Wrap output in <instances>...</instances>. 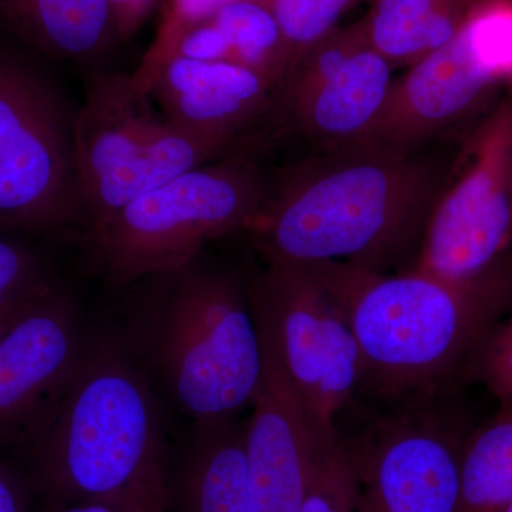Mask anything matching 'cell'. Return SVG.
<instances>
[{
	"mask_svg": "<svg viewBox=\"0 0 512 512\" xmlns=\"http://www.w3.org/2000/svg\"><path fill=\"white\" fill-rule=\"evenodd\" d=\"M133 74H97L74 119L84 227H100L131 201L221 153L157 110Z\"/></svg>",
	"mask_w": 512,
	"mask_h": 512,
	"instance_id": "cell-6",
	"label": "cell"
},
{
	"mask_svg": "<svg viewBox=\"0 0 512 512\" xmlns=\"http://www.w3.org/2000/svg\"><path fill=\"white\" fill-rule=\"evenodd\" d=\"M504 512H512V501H511V504L508 505L507 508H505V511Z\"/></svg>",
	"mask_w": 512,
	"mask_h": 512,
	"instance_id": "cell-30",
	"label": "cell"
},
{
	"mask_svg": "<svg viewBox=\"0 0 512 512\" xmlns=\"http://www.w3.org/2000/svg\"><path fill=\"white\" fill-rule=\"evenodd\" d=\"M261 339L264 373L251 417L244 424L252 508L254 512H298L320 451L335 437L320 433L282 372L268 340L262 335Z\"/></svg>",
	"mask_w": 512,
	"mask_h": 512,
	"instance_id": "cell-12",
	"label": "cell"
},
{
	"mask_svg": "<svg viewBox=\"0 0 512 512\" xmlns=\"http://www.w3.org/2000/svg\"><path fill=\"white\" fill-rule=\"evenodd\" d=\"M466 376L484 384L498 409L512 407V309L474 353Z\"/></svg>",
	"mask_w": 512,
	"mask_h": 512,
	"instance_id": "cell-23",
	"label": "cell"
},
{
	"mask_svg": "<svg viewBox=\"0 0 512 512\" xmlns=\"http://www.w3.org/2000/svg\"><path fill=\"white\" fill-rule=\"evenodd\" d=\"M0 30L74 62L96 59L119 40L107 0H0Z\"/></svg>",
	"mask_w": 512,
	"mask_h": 512,
	"instance_id": "cell-16",
	"label": "cell"
},
{
	"mask_svg": "<svg viewBox=\"0 0 512 512\" xmlns=\"http://www.w3.org/2000/svg\"><path fill=\"white\" fill-rule=\"evenodd\" d=\"M29 487L8 464L0 461V512H28Z\"/></svg>",
	"mask_w": 512,
	"mask_h": 512,
	"instance_id": "cell-27",
	"label": "cell"
},
{
	"mask_svg": "<svg viewBox=\"0 0 512 512\" xmlns=\"http://www.w3.org/2000/svg\"><path fill=\"white\" fill-rule=\"evenodd\" d=\"M89 343L76 298L59 281L0 336V447L29 446L49 427Z\"/></svg>",
	"mask_w": 512,
	"mask_h": 512,
	"instance_id": "cell-11",
	"label": "cell"
},
{
	"mask_svg": "<svg viewBox=\"0 0 512 512\" xmlns=\"http://www.w3.org/2000/svg\"><path fill=\"white\" fill-rule=\"evenodd\" d=\"M150 279L156 285L131 309L124 345L195 424L237 419L264 373L249 289L198 261Z\"/></svg>",
	"mask_w": 512,
	"mask_h": 512,
	"instance_id": "cell-2",
	"label": "cell"
},
{
	"mask_svg": "<svg viewBox=\"0 0 512 512\" xmlns=\"http://www.w3.org/2000/svg\"><path fill=\"white\" fill-rule=\"evenodd\" d=\"M37 295H39V293H37ZM36 296L28 299V301L18 303V305L10 306V308L0 312V336H2L3 333H5L6 330H8L10 326L13 325V322H15V320L18 319L20 315H22L23 311L28 308L29 303L32 302Z\"/></svg>",
	"mask_w": 512,
	"mask_h": 512,
	"instance_id": "cell-28",
	"label": "cell"
},
{
	"mask_svg": "<svg viewBox=\"0 0 512 512\" xmlns=\"http://www.w3.org/2000/svg\"><path fill=\"white\" fill-rule=\"evenodd\" d=\"M512 106L477 138L470 163L431 215L413 271L441 281H476L503 266L512 244Z\"/></svg>",
	"mask_w": 512,
	"mask_h": 512,
	"instance_id": "cell-10",
	"label": "cell"
},
{
	"mask_svg": "<svg viewBox=\"0 0 512 512\" xmlns=\"http://www.w3.org/2000/svg\"><path fill=\"white\" fill-rule=\"evenodd\" d=\"M298 512H362L355 464L345 437L326 441Z\"/></svg>",
	"mask_w": 512,
	"mask_h": 512,
	"instance_id": "cell-21",
	"label": "cell"
},
{
	"mask_svg": "<svg viewBox=\"0 0 512 512\" xmlns=\"http://www.w3.org/2000/svg\"><path fill=\"white\" fill-rule=\"evenodd\" d=\"M254 174L231 164H204L146 192L87 232L110 284L127 288L181 271L205 245L261 217Z\"/></svg>",
	"mask_w": 512,
	"mask_h": 512,
	"instance_id": "cell-5",
	"label": "cell"
},
{
	"mask_svg": "<svg viewBox=\"0 0 512 512\" xmlns=\"http://www.w3.org/2000/svg\"><path fill=\"white\" fill-rule=\"evenodd\" d=\"M441 400L390 407L355 441L345 439L362 512H458L466 434Z\"/></svg>",
	"mask_w": 512,
	"mask_h": 512,
	"instance_id": "cell-9",
	"label": "cell"
},
{
	"mask_svg": "<svg viewBox=\"0 0 512 512\" xmlns=\"http://www.w3.org/2000/svg\"><path fill=\"white\" fill-rule=\"evenodd\" d=\"M168 485V480L138 488L117 497L90 498L72 503L46 504L42 512H144L147 505Z\"/></svg>",
	"mask_w": 512,
	"mask_h": 512,
	"instance_id": "cell-25",
	"label": "cell"
},
{
	"mask_svg": "<svg viewBox=\"0 0 512 512\" xmlns=\"http://www.w3.org/2000/svg\"><path fill=\"white\" fill-rule=\"evenodd\" d=\"M56 281L42 252L0 229V312L28 301Z\"/></svg>",
	"mask_w": 512,
	"mask_h": 512,
	"instance_id": "cell-22",
	"label": "cell"
},
{
	"mask_svg": "<svg viewBox=\"0 0 512 512\" xmlns=\"http://www.w3.org/2000/svg\"><path fill=\"white\" fill-rule=\"evenodd\" d=\"M171 123L224 148L245 120L264 107L269 77L232 60L171 56L133 73Z\"/></svg>",
	"mask_w": 512,
	"mask_h": 512,
	"instance_id": "cell-14",
	"label": "cell"
},
{
	"mask_svg": "<svg viewBox=\"0 0 512 512\" xmlns=\"http://www.w3.org/2000/svg\"><path fill=\"white\" fill-rule=\"evenodd\" d=\"M227 39L235 62L271 79L286 45L271 9L262 0H232L208 16Z\"/></svg>",
	"mask_w": 512,
	"mask_h": 512,
	"instance_id": "cell-20",
	"label": "cell"
},
{
	"mask_svg": "<svg viewBox=\"0 0 512 512\" xmlns=\"http://www.w3.org/2000/svg\"><path fill=\"white\" fill-rule=\"evenodd\" d=\"M507 77H512V0H484L447 45L423 56L410 72L403 107L423 123H441L464 113Z\"/></svg>",
	"mask_w": 512,
	"mask_h": 512,
	"instance_id": "cell-13",
	"label": "cell"
},
{
	"mask_svg": "<svg viewBox=\"0 0 512 512\" xmlns=\"http://www.w3.org/2000/svg\"><path fill=\"white\" fill-rule=\"evenodd\" d=\"M144 512H170L168 511V485L151 500Z\"/></svg>",
	"mask_w": 512,
	"mask_h": 512,
	"instance_id": "cell-29",
	"label": "cell"
},
{
	"mask_svg": "<svg viewBox=\"0 0 512 512\" xmlns=\"http://www.w3.org/2000/svg\"><path fill=\"white\" fill-rule=\"evenodd\" d=\"M286 45H309L325 35L349 0H264Z\"/></svg>",
	"mask_w": 512,
	"mask_h": 512,
	"instance_id": "cell-24",
	"label": "cell"
},
{
	"mask_svg": "<svg viewBox=\"0 0 512 512\" xmlns=\"http://www.w3.org/2000/svg\"><path fill=\"white\" fill-rule=\"evenodd\" d=\"M399 170L357 164L293 184L254 225L269 262L349 261L375 271L417 232V205Z\"/></svg>",
	"mask_w": 512,
	"mask_h": 512,
	"instance_id": "cell-4",
	"label": "cell"
},
{
	"mask_svg": "<svg viewBox=\"0 0 512 512\" xmlns=\"http://www.w3.org/2000/svg\"><path fill=\"white\" fill-rule=\"evenodd\" d=\"M74 119L42 74L0 49V229L84 225Z\"/></svg>",
	"mask_w": 512,
	"mask_h": 512,
	"instance_id": "cell-7",
	"label": "cell"
},
{
	"mask_svg": "<svg viewBox=\"0 0 512 512\" xmlns=\"http://www.w3.org/2000/svg\"><path fill=\"white\" fill-rule=\"evenodd\" d=\"M483 2L380 0L370 23L373 49L386 59L429 55L447 45Z\"/></svg>",
	"mask_w": 512,
	"mask_h": 512,
	"instance_id": "cell-18",
	"label": "cell"
},
{
	"mask_svg": "<svg viewBox=\"0 0 512 512\" xmlns=\"http://www.w3.org/2000/svg\"><path fill=\"white\" fill-rule=\"evenodd\" d=\"M28 448L46 504L117 497L170 476L153 382L114 338L90 339L56 416Z\"/></svg>",
	"mask_w": 512,
	"mask_h": 512,
	"instance_id": "cell-3",
	"label": "cell"
},
{
	"mask_svg": "<svg viewBox=\"0 0 512 512\" xmlns=\"http://www.w3.org/2000/svg\"><path fill=\"white\" fill-rule=\"evenodd\" d=\"M305 268L355 336L363 367L360 394L389 409L441 400L512 309V269L505 265L461 284L339 262Z\"/></svg>",
	"mask_w": 512,
	"mask_h": 512,
	"instance_id": "cell-1",
	"label": "cell"
},
{
	"mask_svg": "<svg viewBox=\"0 0 512 512\" xmlns=\"http://www.w3.org/2000/svg\"><path fill=\"white\" fill-rule=\"evenodd\" d=\"M512 501V407L466 436L458 512H504Z\"/></svg>",
	"mask_w": 512,
	"mask_h": 512,
	"instance_id": "cell-19",
	"label": "cell"
},
{
	"mask_svg": "<svg viewBox=\"0 0 512 512\" xmlns=\"http://www.w3.org/2000/svg\"><path fill=\"white\" fill-rule=\"evenodd\" d=\"M259 332L326 437L340 436L338 416L355 403L363 367L352 330L305 266L269 262L248 286Z\"/></svg>",
	"mask_w": 512,
	"mask_h": 512,
	"instance_id": "cell-8",
	"label": "cell"
},
{
	"mask_svg": "<svg viewBox=\"0 0 512 512\" xmlns=\"http://www.w3.org/2000/svg\"><path fill=\"white\" fill-rule=\"evenodd\" d=\"M163 0H107L117 39H131Z\"/></svg>",
	"mask_w": 512,
	"mask_h": 512,
	"instance_id": "cell-26",
	"label": "cell"
},
{
	"mask_svg": "<svg viewBox=\"0 0 512 512\" xmlns=\"http://www.w3.org/2000/svg\"><path fill=\"white\" fill-rule=\"evenodd\" d=\"M170 512H254L237 419L197 424L177 474L168 476Z\"/></svg>",
	"mask_w": 512,
	"mask_h": 512,
	"instance_id": "cell-15",
	"label": "cell"
},
{
	"mask_svg": "<svg viewBox=\"0 0 512 512\" xmlns=\"http://www.w3.org/2000/svg\"><path fill=\"white\" fill-rule=\"evenodd\" d=\"M390 79L386 57L375 49L359 50L350 53L328 82L299 100L323 133L348 136L375 119L386 100Z\"/></svg>",
	"mask_w": 512,
	"mask_h": 512,
	"instance_id": "cell-17",
	"label": "cell"
},
{
	"mask_svg": "<svg viewBox=\"0 0 512 512\" xmlns=\"http://www.w3.org/2000/svg\"><path fill=\"white\" fill-rule=\"evenodd\" d=\"M511 180H512V167H511Z\"/></svg>",
	"mask_w": 512,
	"mask_h": 512,
	"instance_id": "cell-31",
	"label": "cell"
}]
</instances>
